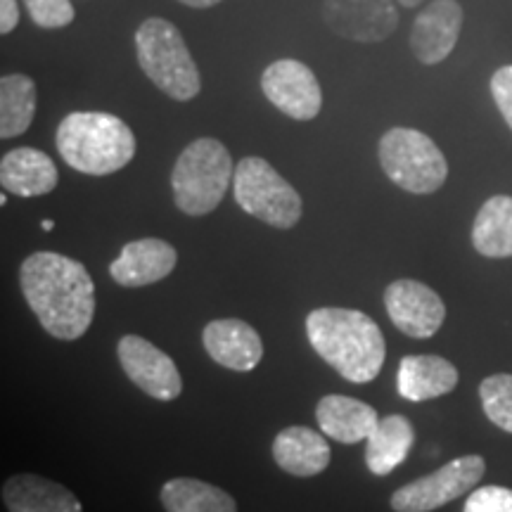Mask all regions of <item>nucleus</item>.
<instances>
[{
    "label": "nucleus",
    "instance_id": "obj_1",
    "mask_svg": "<svg viewBox=\"0 0 512 512\" xmlns=\"http://www.w3.org/2000/svg\"><path fill=\"white\" fill-rule=\"evenodd\" d=\"M19 285L48 335L74 342L91 328L95 285L81 261L55 252H36L19 268Z\"/></svg>",
    "mask_w": 512,
    "mask_h": 512
},
{
    "label": "nucleus",
    "instance_id": "obj_2",
    "mask_svg": "<svg viewBox=\"0 0 512 512\" xmlns=\"http://www.w3.org/2000/svg\"><path fill=\"white\" fill-rule=\"evenodd\" d=\"M311 347L347 382L375 380L384 366L387 344L380 325L363 311L323 306L306 318Z\"/></svg>",
    "mask_w": 512,
    "mask_h": 512
},
{
    "label": "nucleus",
    "instance_id": "obj_3",
    "mask_svg": "<svg viewBox=\"0 0 512 512\" xmlns=\"http://www.w3.org/2000/svg\"><path fill=\"white\" fill-rule=\"evenodd\" d=\"M55 145L64 162L88 176L124 169L136 155V136L124 121L107 112H72L57 126Z\"/></svg>",
    "mask_w": 512,
    "mask_h": 512
},
{
    "label": "nucleus",
    "instance_id": "obj_4",
    "mask_svg": "<svg viewBox=\"0 0 512 512\" xmlns=\"http://www.w3.org/2000/svg\"><path fill=\"white\" fill-rule=\"evenodd\" d=\"M233 178L235 166L226 145L214 138L192 140L176 159L171 176L176 207L188 216L211 214L226 197Z\"/></svg>",
    "mask_w": 512,
    "mask_h": 512
},
{
    "label": "nucleus",
    "instance_id": "obj_5",
    "mask_svg": "<svg viewBox=\"0 0 512 512\" xmlns=\"http://www.w3.org/2000/svg\"><path fill=\"white\" fill-rule=\"evenodd\" d=\"M136 50L140 69L169 98L185 102L200 93V69L169 19H145L136 31Z\"/></svg>",
    "mask_w": 512,
    "mask_h": 512
},
{
    "label": "nucleus",
    "instance_id": "obj_6",
    "mask_svg": "<svg viewBox=\"0 0 512 512\" xmlns=\"http://www.w3.org/2000/svg\"><path fill=\"white\" fill-rule=\"evenodd\" d=\"M382 171L401 190L432 195L446 183L448 164L444 152L430 136L415 128H392L380 140Z\"/></svg>",
    "mask_w": 512,
    "mask_h": 512
},
{
    "label": "nucleus",
    "instance_id": "obj_7",
    "mask_svg": "<svg viewBox=\"0 0 512 512\" xmlns=\"http://www.w3.org/2000/svg\"><path fill=\"white\" fill-rule=\"evenodd\" d=\"M235 202L273 228H292L302 219V197L266 159L245 157L233 178Z\"/></svg>",
    "mask_w": 512,
    "mask_h": 512
},
{
    "label": "nucleus",
    "instance_id": "obj_8",
    "mask_svg": "<svg viewBox=\"0 0 512 512\" xmlns=\"http://www.w3.org/2000/svg\"><path fill=\"white\" fill-rule=\"evenodd\" d=\"M486 463L482 456H460L432 475L415 479L394 491V512H432L441 505L470 494L484 477Z\"/></svg>",
    "mask_w": 512,
    "mask_h": 512
},
{
    "label": "nucleus",
    "instance_id": "obj_9",
    "mask_svg": "<svg viewBox=\"0 0 512 512\" xmlns=\"http://www.w3.org/2000/svg\"><path fill=\"white\" fill-rule=\"evenodd\" d=\"M119 363L128 380L157 401H174L183 392V380L174 358L138 335H126L117 344Z\"/></svg>",
    "mask_w": 512,
    "mask_h": 512
},
{
    "label": "nucleus",
    "instance_id": "obj_10",
    "mask_svg": "<svg viewBox=\"0 0 512 512\" xmlns=\"http://www.w3.org/2000/svg\"><path fill=\"white\" fill-rule=\"evenodd\" d=\"M261 91L280 112L297 121L316 119L323 93L316 74L299 60H275L261 76Z\"/></svg>",
    "mask_w": 512,
    "mask_h": 512
},
{
    "label": "nucleus",
    "instance_id": "obj_11",
    "mask_svg": "<svg viewBox=\"0 0 512 512\" xmlns=\"http://www.w3.org/2000/svg\"><path fill=\"white\" fill-rule=\"evenodd\" d=\"M384 306L389 318L403 335L427 339L437 335L446 318V306L432 287L418 280H396L384 290Z\"/></svg>",
    "mask_w": 512,
    "mask_h": 512
},
{
    "label": "nucleus",
    "instance_id": "obj_12",
    "mask_svg": "<svg viewBox=\"0 0 512 512\" xmlns=\"http://www.w3.org/2000/svg\"><path fill=\"white\" fill-rule=\"evenodd\" d=\"M325 22L349 41L380 43L399 27V12L392 0H325Z\"/></svg>",
    "mask_w": 512,
    "mask_h": 512
},
{
    "label": "nucleus",
    "instance_id": "obj_13",
    "mask_svg": "<svg viewBox=\"0 0 512 512\" xmlns=\"http://www.w3.org/2000/svg\"><path fill=\"white\" fill-rule=\"evenodd\" d=\"M463 29L458 0H434L422 10L411 29V48L422 64H439L456 48Z\"/></svg>",
    "mask_w": 512,
    "mask_h": 512
},
{
    "label": "nucleus",
    "instance_id": "obj_14",
    "mask_svg": "<svg viewBox=\"0 0 512 512\" xmlns=\"http://www.w3.org/2000/svg\"><path fill=\"white\" fill-rule=\"evenodd\" d=\"M202 342L211 361L235 373H249L264 358L259 332L238 318L211 320L202 332Z\"/></svg>",
    "mask_w": 512,
    "mask_h": 512
},
{
    "label": "nucleus",
    "instance_id": "obj_15",
    "mask_svg": "<svg viewBox=\"0 0 512 512\" xmlns=\"http://www.w3.org/2000/svg\"><path fill=\"white\" fill-rule=\"evenodd\" d=\"M178 264L174 245L159 238L133 240L110 264L114 283L124 287H145L164 280Z\"/></svg>",
    "mask_w": 512,
    "mask_h": 512
},
{
    "label": "nucleus",
    "instance_id": "obj_16",
    "mask_svg": "<svg viewBox=\"0 0 512 512\" xmlns=\"http://www.w3.org/2000/svg\"><path fill=\"white\" fill-rule=\"evenodd\" d=\"M316 420L325 437L339 444H358L368 441L375 427L380 425V415L370 403H363L351 396L330 394L318 401Z\"/></svg>",
    "mask_w": 512,
    "mask_h": 512
},
{
    "label": "nucleus",
    "instance_id": "obj_17",
    "mask_svg": "<svg viewBox=\"0 0 512 512\" xmlns=\"http://www.w3.org/2000/svg\"><path fill=\"white\" fill-rule=\"evenodd\" d=\"M60 174L46 152L36 147H17L3 155L0 162V183L3 190L17 197H38L55 190Z\"/></svg>",
    "mask_w": 512,
    "mask_h": 512
},
{
    "label": "nucleus",
    "instance_id": "obj_18",
    "mask_svg": "<svg viewBox=\"0 0 512 512\" xmlns=\"http://www.w3.org/2000/svg\"><path fill=\"white\" fill-rule=\"evenodd\" d=\"M458 368L441 356H403L396 375V389L408 401H430L453 392Z\"/></svg>",
    "mask_w": 512,
    "mask_h": 512
},
{
    "label": "nucleus",
    "instance_id": "obj_19",
    "mask_svg": "<svg viewBox=\"0 0 512 512\" xmlns=\"http://www.w3.org/2000/svg\"><path fill=\"white\" fill-rule=\"evenodd\" d=\"M330 446L323 434L309 427H287L273 441V458L280 470L294 477H316L330 465Z\"/></svg>",
    "mask_w": 512,
    "mask_h": 512
},
{
    "label": "nucleus",
    "instance_id": "obj_20",
    "mask_svg": "<svg viewBox=\"0 0 512 512\" xmlns=\"http://www.w3.org/2000/svg\"><path fill=\"white\" fill-rule=\"evenodd\" d=\"M3 503L10 512H83L67 486L38 475H15L3 484Z\"/></svg>",
    "mask_w": 512,
    "mask_h": 512
},
{
    "label": "nucleus",
    "instance_id": "obj_21",
    "mask_svg": "<svg viewBox=\"0 0 512 512\" xmlns=\"http://www.w3.org/2000/svg\"><path fill=\"white\" fill-rule=\"evenodd\" d=\"M415 441V430L411 420L403 415H387L380 418V425L368 437L366 465L377 477L389 475L403 460L408 458Z\"/></svg>",
    "mask_w": 512,
    "mask_h": 512
},
{
    "label": "nucleus",
    "instance_id": "obj_22",
    "mask_svg": "<svg viewBox=\"0 0 512 512\" xmlns=\"http://www.w3.org/2000/svg\"><path fill=\"white\" fill-rule=\"evenodd\" d=\"M472 245L491 259L512 256V197L496 195L484 202L472 226Z\"/></svg>",
    "mask_w": 512,
    "mask_h": 512
},
{
    "label": "nucleus",
    "instance_id": "obj_23",
    "mask_svg": "<svg viewBox=\"0 0 512 512\" xmlns=\"http://www.w3.org/2000/svg\"><path fill=\"white\" fill-rule=\"evenodd\" d=\"M159 498L166 512H238L228 491L192 477L169 479Z\"/></svg>",
    "mask_w": 512,
    "mask_h": 512
},
{
    "label": "nucleus",
    "instance_id": "obj_24",
    "mask_svg": "<svg viewBox=\"0 0 512 512\" xmlns=\"http://www.w3.org/2000/svg\"><path fill=\"white\" fill-rule=\"evenodd\" d=\"M36 114V83L24 74L0 79V136L17 138L29 131Z\"/></svg>",
    "mask_w": 512,
    "mask_h": 512
},
{
    "label": "nucleus",
    "instance_id": "obj_25",
    "mask_svg": "<svg viewBox=\"0 0 512 512\" xmlns=\"http://www.w3.org/2000/svg\"><path fill=\"white\" fill-rule=\"evenodd\" d=\"M479 396H482L486 418L503 432L512 434V375L501 373L486 377L479 384Z\"/></svg>",
    "mask_w": 512,
    "mask_h": 512
},
{
    "label": "nucleus",
    "instance_id": "obj_26",
    "mask_svg": "<svg viewBox=\"0 0 512 512\" xmlns=\"http://www.w3.org/2000/svg\"><path fill=\"white\" fill-rule=\"evenodd\" d=\"M29 17L43 29H62L74 22V8L69 0H24Z\"/></svg>",
    "mask_w": 512,
    "mask_h": 512
},
{
    "label": "nucleus",
    "instance_id": "obj_27",
    "mask_svg": "<svg viewBox=\"0 0 512 512\" xmlns=\"http://www.w3.org/2000/svg\"><path fill=\"white\" fill-rule=\"evenodd\" d=\"M463 512H512V489L505 486H482L465 501Z\"/></svg>",
    "mask_w": 512,
    "mask_h": 512
},
{
    "label": "nucleus",
    "instance_id": "obj_28",
    "mask_svg": "<svg viewBox=\"0 0 512 512\" xmlns=\"http://www.w3.org/2000/svg\"><path fill=\"white\" fill-rule=\"evenodd\" d=\"M491 95H494L503 119L512 128V67H501L491 76Z\"/></svg>",
    "mask_w": 512,
    "mask_h": 512
},
{
    "label": "nucleus",
    "instance_id": "obj_29",
    "mask_svg": "<svg viewBox=\"0 0 512 512\" xmlns=\"http://www.w3.org/2000/svg\"><path fill=\"white\" fill-rule=\"evenodd\" d=\"M19 22V8L15 0H0V34H10Z\"/></svg>",
    "mask_w": 512,
    "mask_h": 512
},
{
    "label": "nucleus",
    "instance_id": "obj_30",
    "mask_svg": "<svg viewBox=\"0 0 512 512\" xmlns=\"http://www.w3.org/2000/svg\"><path fill=\"white\" fill-rule=\"evenodd\" d=\"M183 5H188V8H211V5L221 3V0H181Z\"/></svg>",
    "mask_w": 512,
    "mask_h": 512
},
{
    "label": "nucleus",
    "instance_id": "obj_31",
    "mask_svg": "<svg viewBox=\"0 0 512 512\" xmlns=\"http://www.w3.org/2000/svg\"><path fill=\"white\" fill-rule=\"evenodd\" d=\"M399 3L403 5V8H415V5L425 3V0H399Z\"/></svg>",
    "mask_w": 512,
    "mask_h": 512
},
{
    "label": "nucleus",
    "instance_id": "obj_32",
    "mask_svg": "<svg viewBox=\"0 0 512 512\" xmlns=\"http://www.w3.org/2000/svg\"><path fill=\"white\" fill-rule=\"evenodd\" d=\"M41 226H43V230H53V226H55V223H53V221H43V223H41Z\"/></svg>",
    "mask_w": 512,
    "mask_h": 512
}]
</instances>
